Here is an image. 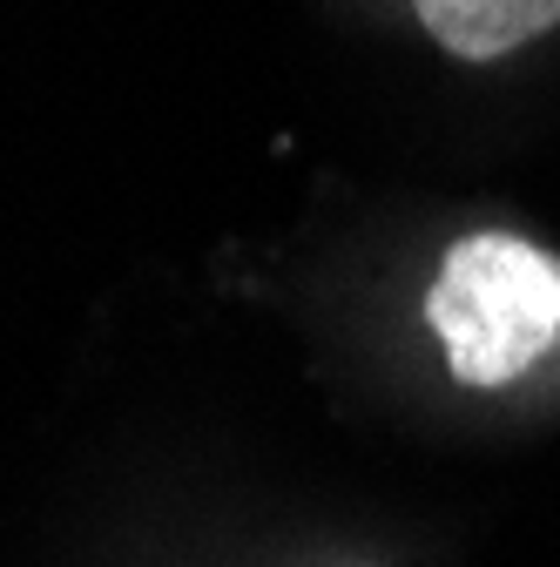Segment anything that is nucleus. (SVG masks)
Returning <instances> with one entry per match:
<instances>
[{"instance_id": "2", "label": "nucleus", "mask_w": 560, "mask_h": 567, "mask_svg": "<svg viewBox=\"0 0 560 567\" xmlns=\"http://www.w3.org/2000/svg\"><path fill=\"white\" fill-rule=\"evenodd\" d=\"M412 8L459 61H494L560 21V0H412Z\"/></svg>"}, {"instance_id": "1", "label": "nucleus", "mask_w": 560, "mask_h": 567, "mask_svg": "<svg viewBox=\"0 0 560 567\" xmlns=\"http://www.w3.org/2000/svg\"><path fill=\"white\" fill-rule=\"evenodd\" d=\"M426 318L459 385H507L560 338V257L507 230L459 237L433 277Z\"/></svg>"}]
</instances>
